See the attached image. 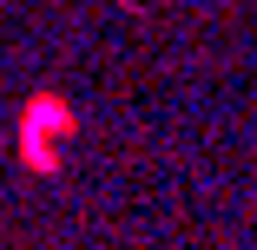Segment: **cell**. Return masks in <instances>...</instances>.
<instances>
[{
    "label": "cell",
    "instance_id": "cell-1",
    "mask_svg": "<svg viewBox=\"0 0 257 250\" xmlns=\"http://www.w3.org/2000/svg\"><path fill=\"white\" fill-rule=\"evenodd\" d=\"M66 138H73V106L66 99H53V92L27 99V112H20V165L27 171H60Z\"/></svg>",
    "mask_w": 257,
    "mask_h": 250
}]
</instances>
